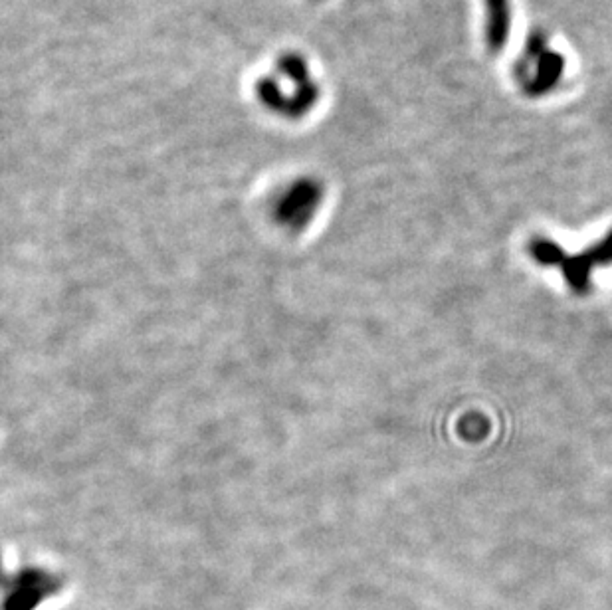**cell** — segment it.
Listing matches in <instances>:
<instances>
[{
	"instance_id": "6da1fadb",
	"label": "cell",
	"mask_w": 612,
	"mask_h": 610,
	"mask_svg": "<svg viewBox=\"0 0 612 610\" xmlns=\"http://www.w3.org/2000/svg\"><path fill=\"white\" fill-rule=\"evenodd\" d=\"M565 70L567 58L561 52L549 48L533 62L517 60L513 66V76L527 98L539 100L559 88L565 78Z\"/></svg>"
},
{
	"instance_id": "7a4b0ae2",
	"label": "cell",
	"mask_w": 612,
	"mask_h": 610,
	"mask_svg": "<svg viewBox=\"0 0 612 610\" xmlns=\"http://www.w3.org/2000/svg\"><path fill=\"white\" fill-rule=\"evenodd\" d=\"M513 28L511 0H484V42L490 54L498 56L510 44Z\"/></svg>"
},
{
	"instance_id": "3957f363",
	"label": "cell",
	"mask_w": 612,
	"mask_h": 610,
	"mask_svg": "<svg viewBox=\"0 0 612 610\" xmlns=\"http://www.w3.org/2000/svg\"><path fill=\"white\" fill-rule=\"evenodd\" d=\"M321 201V189L319 185L311 183V181H302L298 183L286 197L284 201V212H286V220L296 222V224H304L313 210L317 208V204Z\"/></svg>"
},
{
	"instance_id": "277c9868",
	"label": "cell",
	"mask_w": 612,
	"mask_h": 610,
	"mask_svg": "<svg viewBox=\"0 0 612 610\" xmlns=\"http://www.w3.org/2000/svg\"><path fill=\"white\" fill-rule=\"evenodd\" d=\"M597 266L591 250H585L577 256H567L561 260L559 268L565 276V282L571 286L575 294H587L591 290V272Z\"/></svg>"
},
{
	"instance_id": "5b68a950",
	"label": "cell",
	"mask_w": 612,
	"mask_h": 610,
	"mask_svg": "<svg viewBox=\"0 0 612 610\" xmlns=\"http://www.w3.org/2000/svg\"><path fill=\"white\" fill-rule=\"evenodd\" d=\"M529 254L541 266H559L565 258V250L557 242L543 236H537L529 242Z\"/></svg>"
},
{
	"instance_id": "8992f818",
	"label": "cell",
	"mask_w": 612,
	"mask_h": 610,
	"mask_svg": "<svg viewBox=\"0 0 612 610\" xmlns=\"http://www.w3.org/2000/svg\"><path fill=\"white\" fill-rule=\"evenodd\" d=\"M589 250L593 252L597 266H609V264H612V230L601 242H597Z\"/></svg>"
}]
</instances>
